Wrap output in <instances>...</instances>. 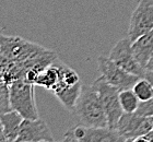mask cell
Listing matches in <instances>:
<instances>
[{"label":"cell","mask_w":153,"mask_h":142,"mask_svg":"<svg viewBox=\"0 0 153 142\" xmlns=\"http://www.w3.org/2000/svg\"><path fill=\"white\" fill-rule=\"evenodd\" d=\"M152 129L150 117L140 116L136 113H124L115 128L124 141H134L139 137L146 136Z\"/></svg>","instance_id":"cell-6"},{"label":"cell","mask_w":153,"mask_h":142,"mask_svg":"<svg viewBox=\"0 0 153 142\" xmlns=\"http://www.w3.org/2000/svg\"><path fill=\"white\" fill-rule=\"evenodd\" d=\"M74 113H76L78 118L84 126L95 128L108 127L106 113L99 93L93 88V85L82 86L81 93L76 101Z\"/></svg>","instance_id":"cell-2"},{"label":"cell","mask_w":153,"mask_h":142,"mask_svg":"<svg viewBox=\"0 0 153 142\" xmlns=\"http://www.w3.org/2000/svg\"><path fill=\"white\" fill-rule=\"evenodd\" d=\"M34 86L35 84L26 81L24 78L14 80L10 84L11 109L18 112L25 119L38 118Z\"/></svg>","instance_id":"cell-3"},{"label":"cell","mask_w":153,"mask_h":142,"mask_svg":"<svg viewBox=\"0 0 153 142\" xmlns=\"http://www.w3.org/2000/svg\"><path fill=\"white\" fill-rule=\"evenodd\" d=\"M140 102L149 101L153 98V85L146 78H140L132 88Z\"/></svg>","instance_id":"cell-15"},{"label":"cell","mask_w":153,"mask_h":142,"mask_svg":"<svg viewBox=\"0 0 153 142\" xmlns=\"http://www.w3.org/2000/svg\"><path fill=\"white\" fill-rule=\"evenodd\" d=\"M0 54L19 63L24 70L39 73L57 59L56 53L20 36L0 35ZM25 76V74H24Z\"/></svg>","instance_id":"cell-1"},{"label":"cell","mask_w":153,"mask_h":142,"mask_svg":"<svg viewBox=\"0 0 153 142\" xmlns=\"http://www.w3.org/2000/svg\"><path fill=\"white\" fill-rule=\"evenodd\" d=\"M2 34V28H1V25H0V35Z\"/></svg>","instance_id":"cell-21"},{"label":"cell","mask_w":153,"mask_h":142,"mask_svg":"<svg viewBox=\"0 0 153 142\" xmlns=\"http://www.w3.org/2000/svg\"><path fill=\"white\" fill-rule=\"evenodd\" d=\"M132 51L138 61L146 67L153 53V28L132 42Z\"/></svg>","instance_id":"cell-12"},{"label":"cell","mask_w":153,"mask_h":142,"mask_svg":"<svg viewBox=\"0 0 153 142\" xmlns=\"http://www.w3.org/2000/svg\"><path fill=\"white\" fill-rule=\"evenodd\" d=\"M143 78H146V79L149 81V82L151 83V84L153 85V71H150V70H147L146 71V74H144Z\"/></svg>","instance_id":"cell-18"},{"label":"cell","mask_w":153,"mask_h":142,"mask_svg":"<svg viewBox=\"0 0 153 142\" xmlns=\"http://www.w3.org/2000/svg\"><path fill=\"white\" fill-rule=\"evenodd\" d=\"M54 137L47 123L41 118L23 119L16 142H39L54 141Z\"/></svg>","instance_id":"cell-10"},{"label":"cell","mask_w":153,"mask_h":142,"mask_svg":"<svg viewBox=\"0 0 153 142\" xmlns=\"http://www.w3.org/2000/svg\"><path fill=\"white\" fill-rule=\"evenodd\" d=\"M146 69L150 70V71H153V53L150 56V58H149V60H148L147 65H146Z\"/></svg>","instance_id":"cell-19"},{"label":"cell","mask_w":153,"mask_h":142,"mask_svg":"<svg viewBox=\"0 0 153 142\" xmlns=\"http://www.w3.org/2000/svg\"><path fill=\"white\" fill-rule=\"evenodd\" d=\"M11 111L10 105V84L0 72V114Z\"/></svg>","instance_id":"cell-16"},{"label":"cell","mask_w":153,"mask_h":142,"mask_svg":"<svg viewBox=\"0 0 153 142\" xmlns=\"http://www.w3.org/2000/svg\"><path fill=\"white\" fill-rule=\"evenodd\" d=\"M58 80H59V68L55 60L54 62L38 73L34 84L46 88L47 91H51L55 85L57 84Z\"/></svg>","instance_id":"cell-13"},{"label":"cell","mask_w":153,"mask_h":142,"mask_svg":"<svg viewBox=\"0 0 153 142\" xmlns=\"http://www.w3.org/2000/svg\"><path fill=\"white\" fill-rule=\"evenodd\" d=\"M92 85L97 91L100 98H101L104 111L107 116L108 128L115 129L118 120L120 119L121 115L124 114L120 101H119V91L109 84L102 76L97 78Z\"/></svg>","instance_id":"cell-4"},{"label":"cell","mask_w":153,"mask_h":142,"mask_svg":"<svg viewBox=\"0 0 153 142\" xmlns=\"http://www.w3.org/2000/svg\"><path fill=\"white\" fill-rule=\"evenodd\" d=\"M153 28V0H140L131 14L128 37L131 42Z\"/></svg>","instance_id":"cell-9"},{"label":"cell","mask_w":153,"mask_h":142,"mask_svg":"<svg viewBox=\"0 0 153 142\" xmlns=\"http://www.w3.org/2000/svg\"><path fill=\"white\" fill-rule=\"evenodd\" d=\"M150 118H151V121H152V126H153V117H150ZM153 130V129H152Z\"/></svg>","instance_id":"cell-22"},{"label":"cell","mask_w":153,"mask_h":142,"mask_svg":"<svg viewBox=\"0 0 153 142\" xmlns=\"http://www.w3.org/2000/svg\"><path fill=\"white\" fill-rule=\"evenodd\" d=\"M97 69L101 72V76L118 91L132 88L140 79V77L129 73L117 66L113 60L109 59V57L106 56H100L97 58Z\"/></svg>","instance_id":"cell-5"},{"label":"cell","mask_w":153,"mask_h":142,"mask_svg":"<svg viewBox=\"0 0 153 142\" xmlns=\"http://www.w3.org/2000/svg\"><path fill=\"white\" fill-rule=\"evenodd\" d=\"M119 101L124 113H136L140 104V100L132 88L119 91Z\"/></svg>","instance_id":"cell-14"},{"label":"cell","mask_w":153,"mask_h":142,"mask_svg":"<svg viewBox=\"0 0 153 142\" xmlns=\"http://www.w3.org/2000/svg\"><path fill=\"white\" fill-rule=\"evenodd\" d=\"M23 119L24 118L13 109L0 114V121L2 123L7 141H16Z\"/></svg>","instance_id":"cell-11"},{"label":"cell","mask_w":153,"mask_h":142,"mask_svg":"<svg viewBox=\"0 0 153 142\" xmlns=\"http://www.w3.org/2000/svg\"><path fill=\"white\" fill-rule=\"evenodd\" d=\"M108 57L117 66L128 71L129 73H132L140 78H143L146 74L147 69L138 61L134 56L132 51V42L129 39V37L118 41L112 48Z\"/></svg>","instance_id":"cell-7"},{"label":"cell","mask_w":153,"mask_h":142,"mask_svg":"<svg viewBox=\"0 0 153 142\" xmlns=\"http://www.w3.org/2000/svg\"><path fill=\"white\" fill-rule=\"evenodd\" d=\"M136 114L144 117H153V98L146 102H140Z\"/></svg>","instance_id":"cell-17"},{"label":"cell","mask_w":153,"mask_h":142,"mask_svg":"<svg viewBox=\"0 0 153 142\" xmlns=\"http://www.w3.org/2000/svg\"><path fill=\"white\" fill-rule=\"evenodd\" d=\"M3 141H7V138H6V136H4V132H3L2 123L0 121V142H3Z\"/></svg>","instance_id":"cell-20"},{"label":"cell","mask_w":153,"mask_h":142,"mask_svg":"<svg viewBox=\"0 0 153 142\" xmlns=\"http://www.w3.org/2000/svg\"><path fill=\"white\" fill-rule=\"evenodd\" d=\"M65 141H79V142H117L124 141L115 129L108 127L95 128L79 125L70 128L64 136Z\"/></svg>","instance_id":"cell-8"}]
</instances>
